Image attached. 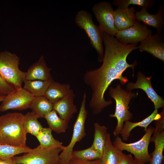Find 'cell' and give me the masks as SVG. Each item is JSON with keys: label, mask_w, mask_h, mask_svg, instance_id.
<instances>
[{"label": "cell", "mask_w": 164, "mask_h": 164, "mask_svg": "<svg viewBox=\"0 0 164 164\" xmlns=\"http://www.w3.org/2000/svg\"><path fill=\"white\" fill-rule=\"evenodd\" d=\"M104 53L102 64L98 68L86 71L83 80L92 90L89 106L93 114L100 113L105 108L113 103L112 100L106 101L104 98L105 91L111 83L118 80L122 85L128 81L123 73L128 68L134 69L137 64L135 61L129 64L127 58L132 51L137 49V44H125L119 42L114 36L103 32Z\"/></svg>", "instance_id": "obj_1"}, {"label": "cell", "mask_w": 164, "mask_h": 164, "mask_svg": "<svg viewBox=\"0 0 164 164\" xmlns=\"http://www.w3.org/2000/svg\"><path fill=\"white\" fill-rule=\"evenodd\" d=\"M24 115L9 113L0 116V144L15 146H26V134L23 125Z\"/></svg>", "instance_id": "obj_2"}, {"label": "cell", "mask_w": 164, "mask_h": 164, "mask_svg": "<svg viewBox=\"0 0 164 164\" xmlns=\"http://www.w3.org/2000/svg\"><path fill=\"white\" fill-rule=\"evenodd\" d=\"M109 94L116 103L115 112L109 116L117 119V125L113 132L114 135L117 136L120 134L124 122L131 120L132 118L133 114L128 110V105L131 99L135 94L122 88L119 84L115 88L110 87Z\"/></svg>", "instance_id": "obj_3"}, {"label": "cell", "mask_w": 164, "mask_h": 164, "mask_svg": "<svg viewBox=\"0 0 164 164\" xmlns=\"http://www.w3.org/2000/svg\"><path fill=\"white\" fill-rule=\"evenodd\" d=\"M75 20L77 25L84 30L89 39L91 44L97 53L98 61L102 62L104 56L103 32L94 23L92 16L86 10L78 11Z\"/></svg>", "instance_id": "obj_4"}, {"label": "cell", "mask_w": 164, "mask_h": 164, "mask_svg": "<svg viewBox=\"0 0 164 164\" xmlns=\"http://www.w3.org/2000/svg\"><path fill=\"white\" fill-rule=\"evenodd\" d=\"M19 58L7 51L0 52V76L16 89L22 87L25 80V72L19 68Z\"/></svg>", "instance_id": "obj_5"}, {"label": "cell", "mask_w": 164, "mask_h": 164, "mask_svg": "<svg viewBox=\"0 0 164 164\" xmlns=\"http://www.w3.org/2000/svg\"><path fill=\"white\" fill-rule=\"evenodd\" d=\"M154 128L152 126H149L145 135L137 142L126 143L118 136H116L112 144L117 149L122 152L125 150L133 155L134 158L139 164L149 162L151 155L149 152L148 147Z\"/></svg>", "instance_id": "obj_6"}, {"label": "cell", "mask_w": 164, "mask_h": 164, "mask_svg": "<svg viewBox=\"0 0 164 164\" xmlns=\"http://www.w3.org/2000/svg\"><path fill=\"white\" fill-rule=\"evenodd\" d=\"M86 98V93L85 92L79 111L74 125L70 141L59 155L60 164H69L72 158L74 146L77 142H80L86 135L85 125L88 114L85 108Z\"/></svg>", "instance_id": "obj_7"}, {"label": "cell", "mask_w": 164, "mask_h": 164, "mask_svg": "<svg viewBox=\"0 0 164 164\" xmlns=\"http://www.w3.org/2000/svg\"><path fill=\"white\" fill-rule=\"evenodd\" d=\"M60 147L45 148L39 145L23 155L15 156L17 164H60Z\"/></svg>", "instance_id": "obj_8"}, {"label": "cell", "mask_w": 164, "mask_h": 164, "mask_svg": "<svg viewBox=\"0 0 164 164\" xmlns=\"http://www.w3.org/2000/svg\"><path fill=\"white\" fill-rule=\"evenodd\" d=\"M92 10L101 31L110 36H115L118 31L114 26V10L111 4L107 1H101L95 4Z\"/></svg>", "instance_id": "obj_9"}, {"label": "cell", "mask_w": 164, "mask_h": 164, "mask_svg": "<svg viewBox=\"0 0 164 164\" xmlns=\"http://www.w3.org/2000/svg\"><path fill=\"white\" fill-rule=\"evenodd\" d=\"M34 97L23 87L16 89L5 96L0 105V111L26 109L29 108Z\"/></svg>", "instance_id": "obj_10"}, {"label": "cell", "mask_w": 164, "mask_h": 164, "mask_svg": "<svg viewBox=\"0 0 164 164\" xmlns=\"http://www.w3.org/2000/svg\"><path fill=\"white\" fill-rule=\"evenodd\" d=\"M152 34V31L148 29L146 25L136 20L132 26L125 29L118 31L115 38L123 44H137Z\"/></svg>", "instance_id": "obj_11"}, {"label": "cell", "mask_w": 164, "mask_h": 164, "mask_svg": "<svg viewBox=\"0 0 164 164\" xmlns=\"http://www.w3.org/2000/svg\"><path fill=\"white\" fill-rule=\"evenodd\" d=\"M137 77V80L135 83L129 82L127 84V90L131 91L135 89H141L145 92L148 98L153 103L155 109L158 110L161 108H164V99L153 88L151 81L152 77H145L142 72H139Z\"/></svg>", "instance_id": "obj_12"}, {"label": "cell", "mask_w": 164, "mask_h": 164, "mask_svg": "<svg viewBox=\"0 0 164 164\" xmlns=\"http://www.w3.org/2000/svg\"><path fill=\"white\" fill-rule=\"evenodd\" d=\"M141 52L146 51L154 57L164 62V36L162 33L157 32L148 36L137 46Z\"/></svg>", "instance_id": "obj_13"}, {"label": "cell", "mask_w": 164, "mask_h": 164, "mask_svg": "<svg viewBox=\"0 0 164 164\" xmlns=\"http://www.w3.org/2000/svg\"><path fill=\"white\" fill-rule=\"evenodd\" d=\"M164 7L159 5L157 13L154 15L149 13L147 8H142L141 9L135 12L136 20L143 22L145 25L152 26L156 29L158 33H162L164 27Z\"/></svg>", "instance_id": "obj_14"}, {"label": "cell", "mask_w": 164, "mask_h": 164, "mask_svg": "<svg viewBox=\"0 0 164 164\" xmlns=\"http://www.w3.org/2000/svg\"><path fill=\"white\" fill-rule=\"evenodd\" d=\"M51 70V68L48 67L44 56L42 55L25 72V80H53L50 73Z\"/></svg>", "instance_id": "obj_15"}, {"label": "cell", "mask_w": 164, "mask_h": 164, "mask_svg": "<svg viewBox=\"0 0 164 164\" xmlns=\"http://www.w3.org/2000/svg\"><path fill=\"white\" fill-rule=\"evenodd\" d=\"M75 97L72 90L67 95L53 104V109L61 119L69 122L73 114L77 112V106L73 102Z\"/></svg>", "instance_id": "obj_16"}, {"label": "cell", "mask_w": 164, "mask_h": 164, "mask_svg": "<svg viewBox=\"0 0 164 164\" xmlns=\"http://www.w3.org/2000/svg\"><path fill=\"white\" fill-rule=\"evenodd\" d=\"M136 12L133 7L118 8L114 11V26L118 31L128 29L135 23L136 20Z\"/></svg>", "instance_id": "obj_17"}, {"label": "cell", "mask_w": 164, "mask_h": 164, "mask_svg": "<svg viewBox=\"0 0 164 164\" xmlns=\"http://www.w3.org/2000/svg\"><path fill=\"white\" fill-rule=\"evenodd\" d=\"M162 114V111L159 113L158 110L155 109L150 115L141 121L136 122H132L129 121L125 122L120 134L122 139L124 141H127L130 136V132L132 130L137 127L144 128V131L146 132L149 124L153 121L160 119Z\"/></svg>", "instance_id": "obj_18"}, {"label": "cell", "mask_w": 164, "mask_h": 164, "mask_svg": "<svg viewBox=\"0 0 164 164\" xmlns=\"http://www.w3.org/2000/svg\"><path fill=\"white\" fill-rule=\"evenodd\" d=\"M72 90L69 84H63L53 80L44 96L53 104L67 95Z\"/></svg>", "instance_id": "obj_19"}, {"label": "cell", "mask_w": 164, "mask_h": 164, "mask_svg": "<svg viewBox=\"0 0 164 164\" xmlns=\"http://www.w3.org/2000/svg\"><path fill=\"white\" fill-rule=\"evenodd\" d=\"M150 142L154 143L155 149L150 155L149 164H162L163 159L164 131L153 134L151 138Z\"/></svg>", "instance_id": "obj_20"}, {"label": "cell", "mask_w": 164, "mask_h": 164, "mask_svg": "<svg viewBox=\"0 0 164 164\" xmlns=\"http://www.w3.org/2000/svg\"><path fill=\"white\" fill-rule=\"evenodd\" d=\"M29 108L38 118H44L53 110V104L44 96L35 97Z\"/></svg>", "instance_id": "obj_21"}, {"label": "cell", "mask_w": 164, "mask_h": 164, "mask_svg": "<svg viewBox=\"0 0 164 164\" xmlns=\"http://www.w3.org/2000/svg\"><path fill=\"white\" fill-rule=\"evenodd\" d=\"M122 153L114 146L108 133L101 158V164H118Z\"/></svg>", "instance_id": "obj_22"}, {"label": "cell", "mask_w": 164, "mask_h": 164, "mask_svg": "<svg viewBox=\"0 0 164 164\" xmlns=\"http://www.w3.org/2000/svg\"><path fill=\"white\" fill-rule=\"evenodd\" d=\"M94 139L91 146L102 155L108 134V128L97 122L94 123Z\"/></svg>", "instance_id": "obj_23"}, {"label": "cell", "mask_w": 164, "mask_h": 164, "mask_svg": "<svg viewBox=\"0 0 164 164\" xmlns=\"http://www.w3.org/2000/svg\"><path fill=\"white\" fill-rule=\"evenodd\" d=\"M52 130L50 128H43L41 131L36 136L41 147L45 148L60 147L62 150L65 147L63 143L56 139L53 136Z\"/></svg>", "instance_id": "obj_24"}, {"label": "cell", "mask_w": 164, "mask_h": 164, "mask_svg": "<svg viewBox=\"0 0 164 164\" xmlns=\"http://www.w3.org/2000/svg\"><path fill=\"white\" fill-rule=\"evenodd\" d=\"M44 118L46 119L49 128L57 133L65 132L68 127L69 122L60 118L53 109Z\"/></svg>", "instance_id": "obj_25"}, {"label": "cell", "mask_w": 164, "mask_h": 164, "mask_svg": "<svg viewBox=\"0 0 164 164\" xmlns=\"http://www.w3.org/2000/svg\"><path fill=\"white\" fill-rule=\"evenodd\" d=\"M53 80H25L23 88L35 97L44 96L48 87Z\"/></svg>", "instance_id": "obj_26"}, {"label": "cell", "mask_w": 164, "mask_h": 164, "mask_svg": "<svg viewBox=\"0 0 164 164\" xmlns=\"http://www.w3.org/2000/svg\"><path fill=\"white\" fill-rule=\"evenodd\" d=\"M38 118L32 111L24 115L23 125L27 134L29 133L36 137L41 131L43 127Z\"/></svg>", "instance_id": "obj_27"}, {"label": "cell", "mask_w": 164, "mask_h": 164, "mask_svg": "<svg viewBox=\"0 0 164 164\" xmlns=\"http://www.w3.org/2000/svg\"><path fill=\"white\" fill-rule=\"evenodd\" d=\"M31 149L26 145L15 146L0 144V158L4 159H10L17 155L27 153Z\"/></svg>", "instance_id": "obj_28"}, {"label": "cell", "mask_w": 164, "mask_h": 164, "mask_svg": "<svg viewBox=\"0 0 164 164\" xmlns=\"http://www.w3.org/2000/svg\"><path fill=\"white\" fill-rule=\"evenodd\" d=\"M102 156L100 153L94 149L91 146L85 149L73 150L72 153V157L86 161L101 159Z\"/></svg>", "instance_id": "obj_29"}, {"label": "cell", "mask_w": 164, "mask_h": 164, "mask_svg": "<svg viewBox=\"0 0 164 164\" xmlns=\"http://www.w3.org/2000/svg\"><path fill=\"white\" fill-rule=\"evenodd\" d=\"M155 3L154 0H115L112 4L118 8H127L130 5H133L147 9L152 7Z\"/></svg>", "instance_id": "obj_30"}, {"label": "cell", "mask_w": 164, "mask_h": 164, "mask_svg": "<svg viewBox=\"0 0 164 164\" xmlns=\"http://www.w3.org/2000/svg\"><path fill=\"white\" fill-rule=\"evenodd\" d=\"M15 89L13 85L7 83L0 76V95L6 96Z\"/></svg>", "instance_id": "obj_31"}, {"label": "cell", "mask_w": 164, "mask_h": 164, "mask_svg": "<svg viewBox=\"0 0 164 164\" xmlns=\"http://www.w3.org/2000/svg\"><path fill=\"white\" fill-rule=\"evenodd\" d=\"M118 164H139L132 156L131 154L126 155L122 153Z\"/></svg>", "instance_id": "obj_32"}, {"label": "cell", "mask_w": 164, "mask_h": 164, "mask_svg": "<svg viewBox=\"0 0 164 164\" xmlns=\"http://www.w3.org/2000/svg\"><path fill=\"white\" fill-rule=\"evenodd\" d=\"M69 164H101V159L86 161L77 158L72 157Z\"/></svg>", "instance_id": "obj_33"}, {"label": "cell", "mask_w": 164, "mask_h": 164, "mask_svg": "<svg viewBox=\"0 0 164 164\" xmlns=\"http://www.w3.org/2000/svg\"><path fill=\"white\" fill-rule=\"evenodd\" d=\"M0 164H17L15 156L7 159H2L0 158Z\"/></svg>", "instance_id": "obj_34"}, {"label": "cell", "mask_w": 164, "mask_h": 164, "mask_svg": "<svg viewBox=\"0 0 164 164\" xmlns=\"http://www.w3.org/2000/svg\"><path fill=\"white\" fill-rule=\"evenodd\" d=\"M5 96L0 95V103L2 102L4 99Z\"/></svg>", "instance_id": "obj_35"}, {"label": "cell", "mask_w": 164, "mask_h": 164, "mask_svg": "<svg viewBox=\"0 0 164 164\" xmlns=\"http://www.w3.org/2000/svg\"><path fill=\"white\" fill-rule=\"evenodd\" d=\"M145 164L142 163V164Z\"/></svg>", "instance_id": "obj_36"}]
</instances>
